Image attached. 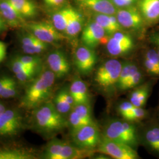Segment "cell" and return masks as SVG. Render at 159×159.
<instances>
[{"label":"cell","instance_id":"obj_23","mask_svg":"<svg viewBox=\"0 0 159 159\" xmlns=\"http://www.w3.org/2000/svg\"><path fill=\"white\" fill-rule=\"evenodd\" d=\"M23 18L33 17L37 14V7L31 0H10Z\"/></svg>","mask_w":159,"mask_h":159},{"label":"cell","instance_id":"obj_27","mask_svg":"<svg viewBox=\"0 0 159 159\" xmlns=\"http://www.w3.org/2000/svg\"><path fill=\"white\" fill-rule=\"evenodd\" d=\"M139 68L136 64L131 62H126L122 64L117 88L122 90L123 87Z\"/></svg>","mask_w":159,"mask_h":159},{"label":"cell","instance_id":"obj_44","mask_svg":"<svg viewBox=\"0 0 159 159\" xmlns=\"http://www.w3.org/2000/svg\"><path fill=\"white\" fill-rule=\"evenodd\" d=\"M65 0H44L46 4L50 6H57L62 4Z\"/></svg>","mask_w":159,"mask_h":159},{"label":"cell","instance_id":"obj_9","mask_svg":"<svg viewBox=\"0 0 159 159\" xmlns=\"http://www.w3.org/2000/svg\"><path fill=\"white\" fill-rule=\"evenodd\" d=\"M133 47L134 42L130 35L120 31L111 35L106 48L110 55L119 57L128 53Z\"/></svg>","mask_w":159,"mask_h":159},{"label":"cell","instance_id":"obj_8","mask_svg":"<svg viewBox=\"0 0 159 159\" xmlns=\"http://www.w3.org/2000/svg\"><path fill=\"white\" fill-rule=\"evenodd\" d=\"M27 28L37 39L48 44L57 42L65 38L52 23L47 21L29 23Z\"/></svg>","mask_w":159,"mask_h":159},{"label":"cell","instance_id":"obj_5","mask_svg":"<svg viewBox=\"0 0 159 159\" xmlns=\"http://www.w3.org/2000/svg\"><path fill=\"white\" fill-rule=\"evenodd\" d=\"M122 64L116 59L104 62L97 68L94 75V81L103 90H109L116 87L119 79Z\"/></svg>","mask_w":159,"mask_h":159},{"label":"cell","instance_id":"obj_13","mask_svg":"<svg viewBox=\"0 0 159 159\" xmlns=\"http://www.w3.org/2000/svg\"><path fill=\"white\" fill-rule=\"evenodd\" d=\"M47 63L50 70L58 79L66 76L70 72V63L62 51L52 52L47 57Z\"/></svg>","mask_w":159,"mask_h":159},{"label":"cell","instance_id":"obj_34","mask_svg":"<svg viewBox=\"0 0 159 159\" xmlns=\"http://www.w3.org/2000/svg\"><path fill=\"white\" fill-rule=\"evenodd\" d=\"M143 78L144 77L142 71L139 69L125 83V85H124L122 89V91L129 90L136 87L137 85H139L142 82Z\"/></svg>","mask_w":159,"mask_h":159},{"label":"cell","instance_id":"obj_2","mask_svg":"<svg viewBox=\"0 0 159 159\" xmlns=\"http://www.w3.org/2000/svg\"><path fill=\"white\" fill-rule=\"evenodd\" d=\"M33 120L38 130L50 135L63 130L68 125V121L57 110L53 102H44L36 107Z\"/></svg>","mask_w":159,"mask_h":159},{"label":"cell","instance_id":"obj_24","mask_svg":"<svg viewBox=\"0 0 159 159\" xmlns=\"http://www.w3.org/2000/svg\"><path fill=\"white\" fill-rule=\"evenodd\" d=\"M34 154L23 148H0V159H32Z\"/></svg>","mask_w":159,"mask_h":159},{"label":"cell","instance_id":"obj_12","mask_svg":"<svg viewBox=\"0 0 159 159\" xmlns=\"http://www.w3.org/2000/svg\"><path fill=\"white\" fill-rule=\"evenodd\" d=\"M141 14L136 8L127 7L117 10L116 17L121 27L139 30L143 25V16Z\"/></svg>","mask_w":159,"mask_h":159},{"label":"cell","instance_id":"obj_3","mask_svg":"<svg viewBox=\"0 0 159 159\" xmlns=\"http://www.w3.org/2000/svg\"><path fill=\"white\" fill-rule=\"evenodd\" d=\"M102 137L136 148L139 143L136 127L127 120H112L104 127Z\"/></svg>","mask_w":159,"mask_h":159},{"label":"cell","instance_id":"obj_19","mask_svg":"<svg viewBox=\"0 0 159 159\" xmlns=\"http://www.w3.org/2000/svg\"><path fill=\"white\" fill-rule=\"evenodd\" d=\"M139 8L142 16L148 22L159 20V0H140Z\"/></svg>","mask_w":159,"mask_h":159},{"label":"cell","instance_id":"obj_28","mask_svg":"<svg viewBox=\"0 0 159 159\" xmlns=\"http://www.w3.org/2000/svg\"><path fill=\"white\" fill-rule=\"evenodd\" d=\"M53 104L57 110L63 115L70 113L73 108V106L65 98L61 89L56 95L53 100Z\"/></svg>","mask_w":159,"mask_h":159},{"label":"cell","instance_id":"obj_26","mask_svg":"<svg viewBox=\"0 0 159 159\" xmlns=\"http://www.w3.org/2000/svg\"><path fill=\"white\" fill-rule=\"evenodd\" d=\"M83 24L82 15L74 9L64 33L69 37H75L81 31Z\"/></svg>","mask_w":159,"mask_h":159},{"label":"cell","instance_id":"obj_21","mask_svg":"<svg viewBox=\"0 0 159 159\" xmlns=\"http://www.w3.org/2000/svg\"><path fill=\"white\" fill-rule=\"evenodd\" d=\"M151 87L152 85L149 83L137 87L131 93L129 101L136 107H143L148 101Z\"/></svg>","mask_w":159,"mask_h":159},{"label":"cell","instance_id":"obj_14","mask_svg":"<svg viewBox=\"0 0 159 159\" xmlns=\"http://www.w3.org/2000/svg\"><path fill=\"white\" fill-rule=\"evenodd\" d=\"M106 34L104 30L98 23L91 22L83 29L81 41L84 46L93 49L101 43Z\"/></svg>","mask_w":159,"mask_h":159},{"label":"cell","instance_id":"obj_46","mask_svg":"<svg viewBox=\"0 0 159 159\" xmlns=\"http://www.w3.org/2000/svg\"><path fill=\"white\" fill-rule=\"evenodd\" d=\"M6 110V108L5 106H4L2 103L0 102V116H1L2 114L3 113V112H4Z\"/></svg>","mask_w":159,"mask_h":159},{"label":"cell","instance_id":"obj_22","mask_svg":"<svg viewBox=\"0 0 159 159\" xmlns=\"http://www.w3.org/2000/svg\"><path fill=\"white\" fill-rule=\"evenodd\" d=\"M143 66L148 74L152 76H159V54L156 50L150 49L146 52Z\"/></svg>","mask_w":159,"mask_h":159},{"label":"cell","instance_id":"obj_31","mask_svg":"<svg viewBox=\"0 0 159 159\" xmlns=\"http://www.w3.org/2000/svg\"><path fill=\"white\" fill-rule=\"evenodd\" d=\"M67 121L68 125H70L71 129V132L76 130L84 125H89V123L85 122L84 120L82 119L73 110H72L70 113Z\"/></svg>","mask_w":159,"mask_h":159},{"label":"cell","instance_id":"obj_33","mask_svg":"<svg viewBox=\"0 0 159 159\" xmlns=\"http://www.w3.org/2000/svg\"><path fill=\"white\" fill-rule=\"evenodd\" d=\"M17 85L14 80H11L0 91V97L8 98L16 96L17 93Z\"/></svg>","mask_w":159,"mask_h":159},{"label":"cell","instance_id":"obj_29","mask_svg":"<svg viewBox=\"0 0 159 159\" xmlns=\"http://www.w3.org/2000/svg\"><path fill=\"white\" fill-rule=\"evenodd\" d=\"M72 110H73L82 119L84 120L87 123H95L92 117L90 104H80L74 105Z\"/></svg>","mask_w":159,"mask_h":159},{"label":"cell","instance_id":"obj_30","mask_svg":"<svg viewBox=\"0 0 159 159\" xmlns=\"http://www.w3.org/2000/svg\"><path fill=\"white\" fill-rule=\"evenodd\" d=\"M148 111L143 107H134L130 111L123 114L121 117L129 121H138L145 119L148 116Z\"/></svg>","mask_w":159,"mask_h":159},{"label":"cell","instance_id":"obj_11","mask_svg":"<svg viewBox=\"0 0 159 159\" xmlns=\"http://www.w3.org/2000/svg\"><path fill=\"white\" fill-rule=\"evenodd\" d=\"M97 60L95 51L85 46L80 47L75 52L74 63L81 74L85 75L91 72L96 64Z\"/></svg>","mask_w":159,"mask_h":159},{"label":"cell","instance_id":"obj_1","mask_svg":"<svg viewBox=\"0 0 159 159\" xmlns=\"http://www.w3.org/2000/svg\"><path fill=\"white\" fill-rule=\"evenodd\" d=\"M56 78L50 70L41 73L26 89L21 101V106L35 108L45 102L50 96Z\"/></svg>","mask_w":159,"mask_h":159},{"label":"cell","instance_id":"obj_35","mask_svg":"<svg viewBox=\"0 0 159 159\" xmlns=\"http://www.w3.org/2000/svg\"><path fill=\"white\" fill-rule=\"evenodd\" d=\"M17 58L29 68L36 69L40 66L41 64L40 58L34 55L28 54L27 56H19Z\"/></svg>","mask_w":159,"mask_h":159},{"label":"cell","instance_id":"obj_18","mask_svg":"<svg viewBox=\"0 0 159 159\" xmlns=\"http://www.w3.org/2000/svg\"><path fill=\"white\" fill-rule=\"evenodd\" d=\"M143 140L150 151L159 154V125L152 124L146 127L143 133Z\"/></svg>","mask_w":159,"mask_h":159},{"label":"cell","instance_id":"obj_41","mask_svg":"<svg viewBox=\"0 0 159 159\" xmlns=\"http://www.w3.org/2000/svg\"><path fill=\"white\" fill-rule=\"evenodd\" d=\"M7 54V47L6 44L0 41V63L5 58Z\"/></svg>","mask_w":159,"mask_h":159},{"label":"cell","instance_id":"obj_47","mask_svg":"<svg viewBox=\"0 0 159 159\" xmlns=\"http://www.w3.org/2000/svg\"></svg>","mask_w":159,"mask_h":159},{"label":"cell","instance_id":"obj_38","mask_svg":"<svg viewBox=\"0 0 159 159\" xmlns=\"http://www.w3.org/2000/svg\"><path fill=\"white\" fill-rule=\"evenodd\" d=\"M37 40V38L32 33H29L24 35L21 39V46L22 48L27 47L34 44V43Z\"/></svg>","mask_w":159,"mask_h":159},{"label":"cell","instance_id":"obj_40","mask_svg":"<svg viewBox=\"0 0 159 159\" xmlns=\"http://www.w3.org/2000/svg\"><path fill=\"white\" fill-rule=\"evenodd\" d=\"M115 6L120 8H125L134 4L136 0H111Z\"/></svg>","mask_w":159,"mask_h":159},{"label":"cell","instance_id":"obj_17","mask_svg":"<svg viewBox=\"0 0 159 159\" xmlns=\"http://www.w3.org/2000/svg\"><path fill=\"white\" fill-rule=\"evenodd\" d=\"M82 6L98 14L114 15L117 8L111 0H79Z\"/></svg>","mask_w":159,"mask_h":159},{"label":"cell","instance_id":"obj_45","mask_svg":"<svg viewBox=\"0 0 159 159\" xmlns=\"http://www.w3.org/2000/svg\"><path fill=\"white\" fill-rule=\"evenodd\" d=\"M7 29V24L4 20L2 17L0 15V32L4 31Z\"/></svg>","mask_w":159,"mask_h":159},{"label":"cell","instance_id":"obj_10","mask_svg":"<svg viewBox=\"0 0 159 159\" xmlns=\"http://www.w3.org/2000/svg\"><path fill=\"white\" fill-rule=\"evenodd\" d=\"M23 125V117L16 110H6L0 116V136H11Z\"/></svg>","mask_w":159,"mask_h":159},{"label":"cell","instance_id":"obj_43","mask_svg":"<svg viewBox=\"0 0 159 159\" xmlns=\"http://www.w3.org/2000/svg\"><path fill=\"white\" fill-rule=\"evenodd\" d=\"M12 78L8 76H3L0 77V91L11 80Z\"/></svg>","mask_w":159,"mask_h":159},{"label":"cell","instance_id":"obj_36","mask_svg":"<svg viewBox=\"0 0 159 159\" xmlns=\"http://www.w3.org/2000/svg\"><path fill=\"white\" fill-rule=\"evenodd\" d=\"M36 69L32 68H26L23 71L16 74V76L17 79L20 82L25 83L29 80L33 79V77L34 76Z\"/></svg>","mask_w":159,"mask_h":159},{"label":"cell","instance_id":"obj_32","mask_svg":"<svg viewBox=\"0 0 159 159\" xmlns=\"http://www.w3.org/2000/svg\"><path fill=\"white\" fill-rule=\"evenodd\" d=\"M47 47L48 43L37 39L33 45L27 47H24L22 48L25 53L29 55H35L45 51Z\"/></svg>","mask_w":159,"mask_h":159},{"label":"cell","instance_id":"obj_39","mask_svg":"<svg viewBox=\"0 0 159 159\" xmlns=\"http://www.w3.org/2000/svg\"><path fill=\"white\" fill-rule=\"evenodd\" d=\"M135 106H134L131 102H125L120 103L119 105V107L117 108L118 112L120 115L121 116L123 114L128 112L132 108H134Z\"/></svg>","mask_w":159,"mask_h":159},{"label":"cell","instance_id":"obj_20","mask_svg":"<svg viewBox=\"0 0 159 159\" xmlns=\"http://www.w3.org/2000/svg\"><path fill=\"white\" fill-rule=\"evenodd\" d=\"M95 21L104 30L106 34L112 35L121 29L117 18L113 15L98 14L95 17Z\"/></svg>","mask_w":159,"mask_h":159},{"label":"cell","instance_id":"obj_42","mask_svg":"<svg viewBox=\"0 0 159 159\" xmlns=\"http://www.w3.org/2000/svg\"><path fill=\"white\" fill-rule=\"evenodd\" d=\"M150 41L156 46L157 52L159 54V33L153 34L150 37Z\"/></svg>","mask_w":159,"mask_h":159},{"label":"cell","instance_id":"obj_4","mask_svg":"<svg viewBox=\"0 0 159 159\" xmlns=\"http://www.w3.org/2000/svg\"><path fill=\"white\" fill-rule=\"evenodd\" d=\"M93 151L81 149L75 145L55 139L47 145L43 158L47 159H79L90 156Z\"/></svg>","mask_w":159,"mask_h":159},{"label":"cell","instance_id":"obj_25","mask_svg":"<svg viewBox=\"0 0 159 159\" xmlns=\"http://www.w3.org/2000/svg\"><path fill=\"white\" fill-rule=\"evenodd\" d=\"M73 10L71 8H66L58 11L52 16V23L59 31L65 32Z\"/></svg>","mask_w":159,"mask_h":159},{"label":"cell","instance_id":"obj_16","mask_svg":"<svg viewBox=\"0 0 159 159\" xmlns=\"http://www.w3.org/2000/svg\"><path fill=\"white\" fill-rule=\"evenodd\" d=\"M69 91L74 99V105L90 104V94L87 85L81 79H74L69 87Z\"/></svg>","mask_w":159,"mask_h":159},{"label":"cell","instance_id":"obj_7","mask_svg":"<svg viewBox=\"0 0 159 159\" xmlns=\"http://www.w3.org/2000/svg\"><path fill=\"white\" fill-rule=\"evenodd\" d=\"M97 151L116 159H139L136 148L125 143L118 142L102 136Z\"/></svg>","mask_w":159,"mask_h":159},{"label":"cell","instance_id":"obj_6","mask_svg":"<svg viewBox=\"0 0 159 159\" xmlns=\"http://www.w3.org/2000/svg\"><path fill=\"white\" fill-rule=\"evenodd\" d=\"M74 145L81 149L93 151L97 148L102 140L98 127L96 123L84 125L71 132Z\"/></svg>","mask_w":159,"mask_h":159},{"label":"cell","instance_id":"obj_15","mask_svg":"<svg viewBox=\"0 0 159 159\" xmlns=\"http://www.w3.org/2000/svg\"><path fill=\"white\" fill-rule=\"evenodd\" d=\"M0 15L7 25L12 28L20 27L24 22V18L17 11L10 0H0Z\"/></svg>","mask_w":159,"mask_h":159},{"label":"cell","instance_id":"obj_37","mask_svg":"<svg viewBox=\"0 0 159 159\" xmlns=\"http://www.w3.org/2000/svg\"><path fill=\"white\" fill-rule=\"evenodd\" d=\"M11 68L12 72L16 74L26 68H29L27 66H25L17 57L14 60H13V61H12L11 64ZM32 69H34V68H32Z\"/></svg>","mask_w":159,"mask_h":159}]
</instances>
